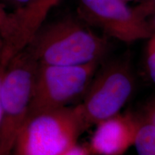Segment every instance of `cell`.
Masks as SVG:
<instances>
[{"label": "cell", "mask_w": 155, "mask_h": 155, "mask_svg": "<svg viewBox=\"0 0 155 155\" xmlns=\"http://www.w3.org/2000/svg\"><path fill=\"white\" fill-rule=\"evenodd\" d=\"M108 46L106 37L67 17L42 25L25 50L40 64L80 65L100 62Z\"/></svg>", "instance_id": "6da1fadb"}, {"label": "cell", "mask_w": 155, "mask_h": 155, "mask_svg": "<svg viewBox=\"0 0 155 155\" xmlns=\"http://www.w3.org/2000/svg\"><path fill=\"white\" fill-rule=\"evenodd\" d=\"M87 127L78 106H66L28 116L13 155H59L78 142Z\"/></svg>", "instance_id": "7a4b0ae2"}, {"label": "cell", "mask_w": 155, "mask_h": 155, "mask_svg": "<svg viewBox=\"0 0 155 155\" xmlns=\"http://www.w3.org/2000/svg\"><path fill=\"white\" fill-rule=\"evenodd\" d=\"M38 65L25 50L6 65L1 85L0 155H11L28 119Z\"/></svg>", "instance_id": "3957f363"}, {"label": "cell", "mask_w": 155, "mask_h": 155, "mask_svg": "<svg viewBox=\"0 0 155 155\" xmlns=\"http://www.w3.org/2000/svg\"><path fill=\"white\" fill-rule=\"evenodd\" d=\"M135 88V77L128 57L109 62L97 69L77 105L87 129L121 113Z\"/></svg>", "instance_id": "277c9868"}, {"label": "cell", "mask_w": 155, "mask_h": 155, "mask_svg": "<svg viewBox=\"0 0 155 155\" xmlns=\"http://www.w3.org/2000/svg\"><path fill=\"white\" fill-rule=\"evenodd\" d=\"M100 62L80 65L38 63L29 115L69 106L83 97Z\"/></svg>", "instance_id": "5b68a950"}, {"label": "cell", "mask_w": 155, "mask_h": 155, "mask_svg": "<svg viewBox=\"0 0 155 155\" xmlns=\"http://www.w3.org/2000/svg\"><path fill=\"white\" fill-rule=\"evenodd\" d=\"M78 10L83 22L124 43L150 38L154 35L149 21L123 0H78Z\"/></svg>", "instance_id": "8992f818"}, {"label": "cell", "mask_w": 155, "mask_h": 155, "mask_svg": "<svg viewBox=\"0 0 155 155\" xmlns=\"http://www.w3.org/2000/svg\"><path fill=\"white\" fill-rule=\"evenodd\" d=\"M60 0H38L15 9L11 13V28L4 40L0 62L7 64L28 46L44 22L49 12Z\"/></svg>", "instance_id": "52a82bcc"}, {"label": "cell", "mask_w": 155, "mask_h": 155, "mask_svg": "<svg viewBox=\"0 0 155 155\" xmlns=\"http://www.w3.org/2000/svg\"><path fill=\"white\" fill-rule=\"evenodd\" d=\"M138 115L119 113L96 124L87 144L92 155H123L134 146Z\"/></svg>", "instance_id": "ba28073f"}, {"label": "cell", "mask_w": 155, "mask_h": 155, "mask_svg": "<svg viewBox=\"0 0 155 155\" xmlns=\"http://www.w3.org/2000/svg\"><path fill=\"white\" fill-rule=\"evenodd\" d=\"M134 146L137 155H155V127L141 114Z\"/></svg>", "instance_id": "9c48e42d"}, {"label": "cell", "mask_w": 155, "mask_h": 155, "mask_svg": "<svg viewBox=\"0 0 155 155\" xmlns=\"http://www.w3.org/2000/svg\"><path fill=\"white\" fill-rule=\"evenodd\" d=\"M147 66L149 75L155 83V39L152 36L147 45Z\"/></svg>", "instance_id": "30bf717a"}, {"label": "cell", "mask_w": 155, "mask_h": 155, "mask_svg": "<svg viewBox=\"0 0 155 155\" xmlns=\"http://www.w3.org/2000/svg\"><path fill=\"white\" fill-rule=\"evenodd\" d=\"M134 9L139 16L147 19L155 12V0H144Z\"/></svg>", "instance_id": "8fae6325"}, {"label": "cell", "mask_w": 155, "mask_h": 155, "mask_svg": "<svg viewBox=\"0 0 155 155\" xmlns=\"http://www.w3.org/2000/svg\"><path fill=\"white\" fill-rule=\"evenodd\" d=\"M11 24V15L6 12L2 6L0 5V34L5 38L8 34Z\"/></svg>", "instance_id": "7c38bea8"}, {"label": "cell", "mask_w": 155, "mask_h": 155, "mask_svg": "<svg viewBox=\"0 0 155 155\" xmlns=\"http://www.w3.org/2000/svg\"><path fill=\"white\" fill-rule=\"evenodd\" d=\"M59 155H92L87 145L79 144L76 142L71 145Z\"/></svg>", "instance_id": "4fadbf2b"}, {"label": "cell", "mask_w": 155, "mask_h": 155, "mask_svg": "<svg viewBox=\"0 0 155 155\" xmlns=\"http://www.w3.org/2000/svg\"><path fill=\"white\" fill-rule=\"evenodd\" d=\"M141 114L155 127V102L154 100L151 101L144 106Z\"/></svg>", "instance_id": "5bb4252c"}, {"label": "cell", "mask_w": 155, "mask_h": 155, "mask_svg": "<svg viewBox=\"0 0 155 155\" xmlns=\"http://www.w3.org/2000/svg\"><path fill=\"white\" fill-rule=\"evenodd\" d=\"M7 1L10 2L12 4L15 5L16 6V9H17L35 2L38 0H7Z\"/></svg>", "instance_id": "9a60e30c"}, {"label": "cell", "mask_w": 155, "mask_h": 155, "mask_svg": "<svg viewBox=\"0 0 155 155\" xmlns=\"http://www.w3.org/2000/svg\"><path fill=\"white\" fill-rule=\"evenodd\" d=\"M7 64H4L0 63V122H1L2 117V101H1V85H2V75L4 71H5V66Z\"/></svg>", "instance_id": "2e32d148"}, {"label": "cell", "mask_w": 155, "mask_h": 155, "mask_svg": "<svg viewBox=\"0 0 155 155\" xmlns=\"http://www.w3.org/2000/svg\"><path fill=\"white\" fill-rule=\"evenodd\" d=\"M150 17H152V19H151V21H149V23H150L151 28H152L153 32H154V34L155 33V12Z\"/></svg>", "instance_id": "e0dca14e"}, {"label": "cell", "mask_w": 155, "mask_h": 155, "mask_svg": "<svg viewBox=\"0 0 155 155\" xmlns=\"http://www.w3.org/2000/svg\"><path fill=\"white\" fill-rule=\"evenodd\" d=\"M2 48H3V39H2V37L1 35V34H0V53H1Z\"/></svg>", "instance_id": "ac0fdd59"}, {"label": "cell", "mask_w": 155, "mask_h": 155, "mask_svg": "<svg viewBox=\"0 0 155 155\" xmlns=\"http://www.w3.org/2000/svg\"><path fill=\"white\" fill-rule=\"evenodd\" d=\"M124 2H129V1H132V0H123Z\"/></svg>", "instance_id": "d6986e66"}, {"label": "cell", "mask_w": 155, "mask_h": 155, "mask_svg": "<svg viewBox=\"0 0 155 155\" xmlns=\"http://www.w3.org/2000/svg\"><path fill=\"white\" fill-rule=\"evenodd\" d=\"M152 37H153V38H154L155 39V33H154V35H152Z\"/></svg>", "instance_id": "ffe728a7"}, {"label": "cell", "mask_w": 155, "mask_h": 155, "mask_svg": "<svg viewBox=\"0 0 155 155\" xmlns=\"http://www.w3.org/2000/svg\"><path fill=\"white\" fill-rule=\"evenodd\" d=\"M154 102H155V99H154Z\"/></svg>", "instance_id": "44dd1931"}]
</instances>
